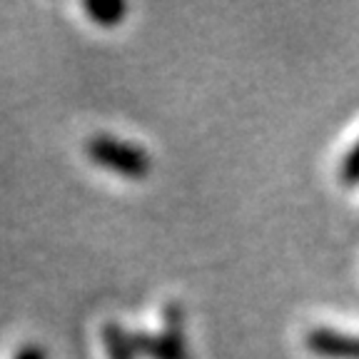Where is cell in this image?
Listing matches in <instances>:
<instances>
[{
    "mask_svg": "<svg viewBox=\"0 0 359 359\" xmlns=\"http://www.w3.org/2000/svg\"><path fill=\"white\" fill-rule=\"evenodd\" d=\"M13 359H48L45 354L43 344H35V342H25L13 352Z\"/></svg>",
    "mask_w": 359,
    "mask_h": 359,
    "instance_id": "7",
    "label": "cell"
},
{
    "mask_svg": "<svg viewBox=\"0 0 359 359\" xmlns=\"http://www.w3.org/2000/svg\"><path fill=\"white\" fill-rule=\"evenodd\" d=\"M339 177H342L344 185H359V140H354V145L344 155Z\"/></svg>",
    "mask_w": 359,
    "mask_h": 359,
    "instance_id": "6",
    "label": "cell"
},
{
    "mask_svg": "<svg viewBox=\"0 0 359 359\" xmlns=\"http://www.w3.org/2000/svg\"><path fill=\"white\" fill-rule=\"evenodd\" d=\"M140 352L150 359H192L185 339V312L177 302L165 304L163 330L137 332Z\"/></svg>",
    "mask_w": 359,
    "mask_h": 359,
    "instance_id": "2",
    "label": "cell"
},
{
    "mask_svg": "<svg viewBox=\"0 0 359 359\" xmlns=\"http://www.w3.org/2000/svg\"><path fill=\"white\" fill-rule=\"evenodd\" d=\"M100 339L107 359H140V342L137 332H130L120 322L110 320L100 327Z\"/></svg>",
    "mask_w": 359,
    "mask_h": 359,
    "instance_id": "4",
    "label": "cell"
},
{
    "mask_svg": "<svg viewBox=\"0 0 359 359\" xmlns=\"http://www.w3.org/2000/svg\"><path fill=\"white\" fill-rule=\"evenodd\" d=\"M83 11L100 28H115L128 15V3H123V0H90V3H83Z\"/></svg>",
    "mask_w": 359,
    "mask_h": 359,
    "instance_id": "5",
    "label": "cell"
},
{
    "mask_svg": "<svg viewBox=\"0 0 359 359\" xmlns=\"http://www.w3.org/2000/svg\"><path fill=\"white\" fill-rule=\"evenodd\" d=\"M85 155L97 168L128 180H145L152 170V157L142 145L123 140L112 133H93L85 140Z\"/></svg>",
    "mask_w": 359,
    "mask_h": 359,
    "instance_id": "1",
    "label": "cell"
},
{
    "mask_svg": "<svg viewBox=\"0 0 359 359\" xmlns=\"http://www.w3.org/2000/svg\"><path fill=\"white\" fill-rule=\"evenodd\" d=\"M304 344L312 354L325 359H359V334L332 330V327L309 330Z\"/></svg>",
    "mask_w": 359,
    "mask_h": 359,
    "instance_id": "3",
    "label": "cell"
}]
</instances>
